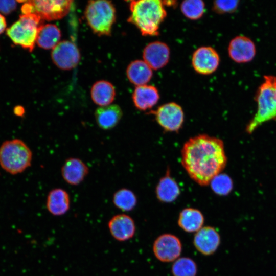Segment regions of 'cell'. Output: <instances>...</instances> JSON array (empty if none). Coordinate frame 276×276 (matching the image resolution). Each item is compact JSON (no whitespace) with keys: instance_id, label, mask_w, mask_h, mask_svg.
<instances>
[{"instance_id":"cell-1","label":"cell","mask_w":276,"mask_h":276,"mask_svg":"<svg viewBox=\"0 0 276 276\" xmlns=\"http://www.w3.org/2000/svg\"><path fill=\"white\" fill-rule=\"evenodd\" d=\"M227 162L223 141L207 134L189 139L181 150V164L190 178L205 186L224 169Z\"/></svg>"},{"instance_id":"cell-2","label":"cell","mask_w":276,"mask_h":276,"mask_svg":"<svg viewBox=\"0 0 276 276\" xmlns=\"http://www.w3.org/2000/svg\"><path fill=\"white\" fill-rule=\"evenodd\" d=\"M164 5L159 0L132 1L128 21L134 25L143 36L158 35L160 25L167 15Z\"/></svg>"},{"instance_id":"cell-3","label":"cell","mask_w":276,"mask_h":276,"mask_svg":"<svg viewBox=\"0 0 276 276\" xmlns=\"http://www.w3.org/2000/svg\"><path fill=\"white\" fill-rule=\"evenodd\" d=\"M255 98L257 111L246 127L249 134L264 123L276 119V76H264Z\"/></svg>"},{"instance_id":"cell-4","label":"cell","mask_w":276,"mask_h":276,"mask_svg":"<svg viewBox=\"0 0 276 276\" xmlns=\"http://www.w3.org/2000/svg\"><path fill=\"white\" fill-rule=\"evenodd\" d=\"M32 152L22 140L6 141L0 146V166L8 173L15 175L31 165Z\"/></svg>"},{"instance_id":"cell-5","label":"cell","mask_w":276,"mask_h":276,"mask_svg":"<svg viewBox=\"0 0 276 276\" xmlns=\"http://www.w3.org/2000/svg\"><path fill=\"white\" fill-rule=\"evenodd\" d=\"M88 25L98 35H109L116 20V10L108 1H90L85 10Z\"/></svg>"},{"instance_id":"cell-6","label":"cell","mask_w":276,"mask_h":276,"mask_svg":"<svg viewBox=\"0 0 276 276\" xmlns=\"http://www.w3.org/2000/svg\"><path fill=\"white\" fill-rule=\"evenodd\" d=\"M42 20L35 14H22L7 29V34L15 44L31 52L36 42L39 29L42 25Z\"/></svg>"},{"instance_id":"cell-7","label":"cell","mask_w":276,"mask_h":276,"mask_svg":"<svg viewBox=\"0 0 276 276\" xmlns=\"http://www.w3.org/2000/svg\"><path fill=\"white\" fill-rule=\"evenodd\" d=\"M150 113L154 114L157 123L166 131L178 132L184 122L182 108L175 102L164 104Z\"/></svg>"},{"instance_id":"cell-8","label":"cell","mask_w":276,"mask_h":276,"mask_svg":"<svg viewBox=\"0 0 276 276\" xmlns=\"http://www.w3.org/2000/svg\"><path fill=\"white\" fill-rule=\"evenodd\" d=\"M32 13L39 16L43 20L61 19L69 12L72 1L67 0L30 1Z\"/></svg>"},{"instance_id":"cell-9","label":"cell","mask_w":276,"mask_h":276,"mask_svg":"<svg viewBox=\"0 0 276 276\" xmlns=\"http://www.w3.org/2000/svg\"><path fill=\"white\" fill-rule=\"evenodd\" d=\"M182 245L179 239L170 234L158 237L154 242L153 251L156 258L163 262L176 260L180 255Z\"/></svg>"},{"instance_id":"cell-10","label":"cell","mask_w":276,"mask_h":276,"mask_svg":"<svg viewBox=\"0 0 276 276\" xmlns=\"http://www.w3.org/2000/svg\"><path fill=\"white\" fill-rule=\"evenodd\" d=\"M52 59L55 64L62 70H71L79 62L80 54L77 46L72 42H59L52 51Z\"/></svg>"},{"instance_id":"cell-11","label":"cell","mask_w":276,"mask_h":276,"mask_svg":"<svg viewBox=\"0 0 276 276\" xmlns=\"http://www.w3.org/2000/svg\"><path fill=\"white\" fill-rule=\"evenodd\" d=\"M230 58L237 63H246L251 61L256 55L254 42L244 35H238L230 41L227 48Z\"/></svg>"},{"instance_id":"cell-12","label":"cell","mask_w":276,"mask_h":276,"mask_svg":"<svg viewBox=\"0 0 276 276\" xmlns=\"http://www.w3.org/2000/svg\"><path fill=\"white\" fill-rule=\"evenodd\" d=\"M219 63L218 53L211 47H201L193 54L192 65L194 70L199 74H211L216 71Z\"/></svg>"},{"instance_id":"cell-13","label":"cell","mask_w":276,"mask_h":276,"mask_svg":"<svg viewBox=\"0 0 276 276\" xmlns=\"http://www.w3.org/2000/svg\"><path fill=\"white\" fill-rule=\"evenodd\" d=\"M170 49L165 43L156 41L148 44L143 52V60L152 69L159 70L169 62Z\"/></svg>"},{"instance_id":"cell-14","label":"cell","mask_w":276,"mask_h":276,"mask_svg":"<svg viewBox=\"0 0 276 276\" xmlns=\"http://www.w3.org/2000/svg\"><path fill=\"white\" fill-rule=\"evenodd\" d=\"M193 243L201 254L208 256L213 254L220 243V237L213 227H202L194 235Z\"/></svg>"},{"instance_id":"cell-15","label":"cell","mask_w":276,"mask_h":276,"mask_svg":"<svg viewBox=\"0 0 276 276\" xmlns=\"http://www.w3.org/2000/svg\"><path fill=\"white\" fill-rule=\"evenodd\" d=\"M108 226L112 237L117 241H125L132 238L135 233V224L133 219L125 214L113 216Z\"/></svg>"},{"instance_id":"cell-16","label":"cell","mask_w":276,"mask_h":276,"mask_svg":"<svg viewBox=\"0 0 276 276\" xmlns=\"http://www.w3.org/2000/svg\"><path fill=\"white\" fill-rule=\"evenodd\" d=\"M61 172L66 182L72 186H77L86 177L89 173V168L80 159L70 157L65 161Z\"/></svg>"},{"instance_id":"cell-17","label":"cell","mask_w":276,"mask_h":276,"mask_svg":"<svg viewBox=\"0 0 276 276\" xmlns=\"http://www.w3.org/2000/svg\"><path fill=\"white\" fill-rule=\"evenodd\" d=\"M159 99V95L157 89L150 85L136 86L132 94L134 106L137 109L142 111L153 107Z\"/></svg>"},{"instance_id":"cell-18","label":"cell","mask_w":276,"mask_h":276,"mask_svg":"<svg viewBox=\"0 0 276 276\" xmlns=\"http://www.w3.org/2000/svg\"><path fill=\"white\" fill-rule=\"evenodd\" d=\"M122 116V110L117 104L100 107L95 112V119L98 126L102 129L106 130L115 127Z\"/></svg>"},{"instance_id":"cell-19","label":"cell","mask_w":276,"mask_h":276,"mask_svg":"<svg viewBox=\"0 0 276 276\" xmlns=\"http://www.w3.org/2000/svg\"><path fill=\"white\" fill-rule=\"evenodd\" d=\"M48 211L54 216L65 214L70 209V198L68 193L61 188H56L49 193L46 202Z\"/></svg>"},{"instance_id":"cell-20","label":"cell","mask_w":276,"mask_h":276,"mask_svg":"<svg viewBox=\"0 0 276 276\" xmlns=\"http://www.w3.org/2000/svg\"><path fill=\"white\" fill-rule=\"evenodd\" d=\"M126 75L130 82L138 86L147 84L152 78L153 72L144 60H136L128 65Z\"/></svg>"},{"instance_id":"cell-21","label":"cell","mask_w":276,"mask_h":276,"mask_svg":"<svg viewBox=\"0 0 276 276\" xmlns=\"http://www.w3.org/2000/svg\"><path fill=\"white\" fill-rule=\"evenodd\" d=\"M157 199L163 202H171L176 199L180 194L177 183L170 176L168 169L166 175L159 181L155 190Z\"/></svg>"},{"instance_id":"cell-22","label":"cell","mask_w":276,"mask_h":276,"mask_svg":"<svg viewBox=\"0 0 276 276\" xmlns=\"http://www.w3.org/2000/svg\"><path fill=\"white\" fill-rule=\"evenodd\" d=\"M204 221V216L199 210L188 208L180 212L178 219V224L186 232H197L202 227Z\"/></svg>"},{"instance_id":"cell-23","label":"cell","mask_w":276,"mask_h":276,"mask_svg":"<svg viewBox=\"0 0 276 276\" xmlns=\"http://www.w3.org/2000/svg\"><path fill=\"white\" fill-rule=\"evenodd\" d=\"M90 94L93 102L101 107L110 105L114 99L116 91L111 83L100 80L93 84Z\"/></svg>"},{"instance_id":"cell-24","label":"cell","mask_w":276,"mask_h":276,"mask_svg":"<svg viewBox=\"0 0 276 276\" xmlns=\"http://www.w3.org/2000/svg\"><path fill=\"white\" fill-rule=\"evenodd\" d=\"M61 34L59 29L55 25H42L39 28L36 42L44 49H53L60 42Z\"/></svg>"},{"instance_id":"cell-25","label":"cell","mask_w":276,"mask_h":276,"mask_svg":"<svg viewBox=\"0 0 276 276\" xmlns=\"http://www.w3.org/2000/svg\"><path fill=\"white\" fill-rule=\"evenodd\" d=\"M112 202L114 206L124 212L133 210L135 206L137 199L134 193L126 188H122L113 194Z\"/></svg>"},{"instance_id":"cell-26","label":"cell","mask_w":276,"mask_h":276,"mask_svg":"<svg viewBox=\"0 0 276 276\" xmlns=\"http://www.w3.org/2000/svg\"><path fill=\"white\" fill-rule=\"evenodd\" d=\"M197 267L196 263L188 257L178 258L172 266L173 276H196Z\"/></svg>"},{"instance_id":"cell-27","label":"cell","mask_w":276,"mask_h":276,"mask_svg":"<svg viewBox=\"0 0 276 276\" xmlns=\"http://www.w3.org/2000/svg\"><path fill=\"white\" fill-rule=\"evenodd\" d=\"M182 13L187 18L191 20H197L203 15L205 4L201 0H186L180 4Z\"/></svg>"},{"instance_id":"cell-28","label":"cell","mask_w":276,"mask_h":276,"mask_svg":"<svg viewBox=\"0 0 276 276\" xmlns=\"http://www.w3.org/2000/svg\"><path fill=\"white\" fill-rule=\"evenodd\" d=\"M210 184L214 193L220 196L228 194L233 188L231 178L225 174L220 173L217 175L211 180Z\"/></svg>"},{"instance_id":"cell-29","label":"cell","mask_w":276,"mask_h":276,"mask_svg":"<svg viewBox=\"0 0 276 276\" xmlns=\"http://www.w3.org/2000/svg\"><path fill=\"white\" fill-rule=\"evenodd\" d=\"M239 4L238 0L216 1L214 2L213 8L219 14L231 13L236 11Z\"/></svg>"},{"instance_id":"cell-30","label":"cell","mask_w":276,"mask_h":276,"mask_svg":"<svg viewBox=\"0 0 276 276\" xmlns=\"http://www.w3.org/2000/svg\"><path fill=\"white\" fill-rule=\"evenodd\" d=\"M16 6V1H0V12L4 14H8L15 9Z\"/></svg>"},{"instance_id":"cell-31","label":"cell","mask_w":276,"mask_h":276,"mask_svg":"<svg viewBox=\"0 0 276 276\" xmlns=\"http://www.w3.org/2000/svg\"><path fill=\"white\" fill-rule=\"evenodd\" d=\"M6 22L5 17L0 14V34L3 32L6 29Z\"/></svg>"}]
</instances>
